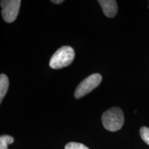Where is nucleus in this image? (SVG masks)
<instances>
[{
    "label": "nucleus",
    "mask_w": 149,
    "mask_h": 149,
    "mask_svg": "<svg viewBox=\"0 0 149 149\" xmlns=\"http://www.w3.org/2000/svg\"><path fill=\"white\" fill-rule=\"evenodd\" d=\"M102 120L106 129L111 132L117 131L122 128L124 123V113L120 108H111L103 113Z\"/></svg>",
    "instance_id": "nucleus-1"
},
{
    "label": "nucleus",
    "mask_w": 149,
    "mask_h": 149,
    "mask_svg": "<svg viewBox=\"0 0 149 149\" xmlns=\"http://www.w3.org/2000/svg\"><path fill=\"white\" fill-rule=\"evenodd\" d=\"M75 53L73 48L65 46L59 48L52 56L49 66L53 69H60L71 64L74 59Z\"/></svg>",
    "instance_id": "nucleus-2"
},
{
    "label": "nucleus",
    "mask_w": 149,
    "mask_h": 149,
    "mask_svg": "<svg viewBox=\"0 0 149 149\" xmlns=\"http://www.w3.org/2000/svg\"><path fill=\"white\" fill-rule=\"evenodd\" d=\"M102 80V75L99 73H95L88 76L78 85L74 91V97L80 99L91 93L100 84Z\"/></svg>",
    "instance_id": "nucleus-3"
},
{
    "label": "nucleus",
    "mask_w": 149,
    "mask_h": 149,
    "mask_svg": "<svg viewBox=\"0 0 149 149\" xmlns=\"http://www.w3.org/2000/svg\"><path fill=\"white\" fill-rule=\"evenodd\" d=\"M22 1L20 0H2L1 1V15L6 22L11 23L16 19L19 11Z\"/></svg>",
    "instance_id": "nucleus-4"
},
{
    "label": "nucleus",
    "mask_w": 149,
    "mask_h": 149,
    "mask_svg": "<svg viewBox=\"0 0 149 149\" xmlns=\"http://www.w3.org/2000/svg\"><path fill=\"white\" fill-rule=\"evenodd\" d=\"M104 15L108 17L112 18L116 15L117 13V4L115 0H99Z\"/></svg>",
    "instance_id": "nucleus-5"
},
{
    "label": "nucleus",
    "mask_w": 149,
    "mask_h": 149,
    "mask_svg": "<svg viewBox=\"0 0 149 149\" xmlns=\"http://www.w3.org/2000/svg\"><path fill=\"white\" fill-rule=\"evenodd\" d=\"M9 86L8 78L5 74H1L0 75V103H1L4 97Z\"/></svg>",
    "instance_id": "nucleus-6"
},
{
    "label": "nucleus",
    "mask_w": 149,
    "mask_h": 149,
    "mask_svg": "<svg viewBox=\"0 0 149 149\" xmlns=\"http://www.w3.org/2000/svg\"><path fill=\"white\" fill-rule=\"evenodd\" d=\"M14 141V138L12 136L3 135L0 137V149H8L9 144Z\"/></svg>",
    "instance_id": "nucleus-7"
},
{
    "label": "nucleus",
    "mask_w": 149,
    "mask_h": 149,
    "mask_svg": "<svg viewBox=\"0 0 149 149\" xmlns=\"http://www.w3.org/2000/svg\"><path fill=\"white\" fill-rule=\"evenodd\" d=\"M141 138L144 141L146 144L149 145V128L143 126L140 128L139 130Z\"/></svg>",
    "instance_id": "nucleus-8"
},
{
    "label": "nucleus",
    "mask_w": 149,
    "mask_h": 149,
    "mask_svg": "<svg viewBox=\"0 0 149 149\" xmlns=\"http://www.w3.org/2000/svg\"><path fill=\"white\" fill-rule=\"evenodd\" d=\"M65 149H89L88 147L81 143L70 142L65 146Z\"/></svg>",
    "instance_id": "nucleus-9"
},
{
    "label": "nucleus",
    "mask_w": 149,
    "mask_h": 149,
    "mask_svg": "<svg viewBox=\"0 0 149 149\" xmlns=\"http://www.w3.org/2000/svg\"><path fill=\"white\" fill-rule=\"evenodd\" d=\"M51 2L53 3H55V4H59V3L64 2V1H63V0H53V1L52 0Z\"/></svg>",
    "instance_id": "nucleus-10"
}]
</instances>
